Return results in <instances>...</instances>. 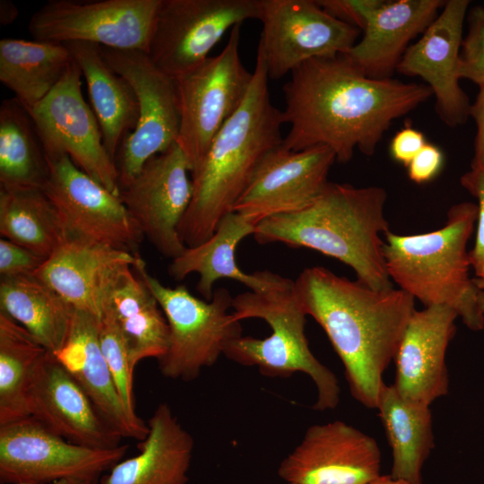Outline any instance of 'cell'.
<instances>
[{"label": "cell", "instance_id": "20", "mask_svg": "<svg viewBox=\"0 0 484 484\" xmlns=\"http://www.w3.org/2000/svg\"><path fill=\"white\" fill-rule=\"evenodd\" d=\"M27 402L30 416L73 444L99 449L121 445L122 436L51 352L47 351L32 374Z\"/></svg>", "mask_w": 484, "mask_h": 484}, {"label": "cell", "instance_id": "36", "mask_svg": "<svg viewBox=\"0 0 484 484\" xmlns=\"http://www.w3.org/2000/svg\"><path fill=\"white\" fill-rule=\"evenodd\" d=\"M468 32L462 38L460 61V79H467L484 87V6L475 5L467 15Z\"/></svg>", "mask_w": 484, "mask_h": 484}, {"label": "cell", "instance_id": "26", "mask_svg": "<svg viewBox=\"0 0 484 484\" xmlns=\"http://www.w3.org/2000/svg\"><path fill=\"white\" fill-rule=\"evenodd\" d=\"M149 433L138 454L122 459L99 484H186L194 442L169 404L160 403L147 420Z\"/></svg>", "mask_w": 484, "mask_h": 484}, {"label": "cell", "instance_id": "47", "mask_svg": "<svg viewBox=\"0 0 484 484\" xmlns=\"http://www.w3.org/2000/svg\"><path fill=\"white\" fill-rule=\"evenodd\" d=\"M286 484H292V483H286Z\"/></svg>", "mask_w": 484, "mask_h": 484}, {"label": "cell", "instance_id": "44", "mask_svg": "<svg viewBox=\"0 0 484 484\" xmlns=\"http://www.w3.org/2000/svg\"><path fill=\"white\" fill-rule=\"evenodd\" d=\"M366 484H415L411 481L398 479L390 475H378Z\"/></svg>", "mask_w": 484, "mask_h": 484}, {"label": "cell", "instance_id": "17", "mask_svg": "<svg viewBox=\"0 0 484 484\" xmlns=\"http://www.w3.org/2000/svg\"><path fill=\"white\" fill-rule=\"evenodd\" d=\"M335 161V153L326 146L293 151L280 145L259 162L232 212L256 226L267 218L302 210L322 194Z\"/></svg>", "mask_w": 484, "mask_h": 484}, {"label": "cell", "instance_id": "16", "mask_svg": "<svg viewBox=\"0 0 484 484\" xmlns=\"http://www.w3.org/2000/svg\"><path fill=\"white\" fill-rule=\"evenodd\" d=\"M186 157L177 143L151 158L119 197L143 235L172 260L186 248L178 228L192 200Z\"/></svg>", "mask_w": 484, "mask_h": 484}, {"label": "cell", "instance_id": "5", "mask_svg": "<svg viewBox=\"0 0 484 484\" xmlns=\"http://www.w3.org/2000/svg\"><path fill=\"white\" fill-rule=\"evenodd\" d=\"M478 219L477 203L453 205L445 226L417 235L386 232L384 256L390 279L425 307L454 309L472 331L484 328V290L471 267L467 243Z\"/></svg>", "mask_w": 484, "mask_h": 484}, {"label": "cell", "instance_id": "43", "mask_svg": "<svg viewBox=\"0 0 484 484\" xmlns=\"http://www.w3.org/2000/svg\"><path fill=\"white\" fill-rule=\"evenodd\" d=\"M18 9L15 4L9 0L0 1V22L2 25L12 23L18 16Z\"/></svg>", "mask_w": 484, "mask_h": 484}, {"label": "cell", "instance_id": "31", "mask_svg": "<svg viewBox=\"0 0 484 484\" xmlns=\"http://www.w3.org/2000/svg\"><path fill=\"white\" fill-rule=\"evenodd\" d=\"M72 60L64 43L0 39V81L27 108L51 92Z\"/></svg>", "mask_w": 484, "mask_h": 484}, {"label": "cell", "instance_id": "11", "mask_svg": "<svg viewBox=\"0 0 484 484\" xmlns=\"http://www.w3.org/2000/svg\"><path fill=\"white\" fill-rule=\"evenodd\" d=\"M162 0H48L30 19L36 40L147 53Z\"/></svg>", "mask_w": 484, "mask_h": 484}, {"label": "cell", "instance_id": "35", "mask_svg": "<svg viewBox=\"0 0 484 484\" xmlns=\"http://www.w3.org/2000/svg\"><path fill=\"white\" fill-rule=\"evenodd\" d=\"M99 337L102 354L113 376L127 412L134 418V373L129 366L127 350L114 317L104 311L99 319Z\"/></svg>", "mask_w": 484, "mask_h": 484}, {"label": "cell", "instance_id": "15", "mask_svg": "<svg viewBox=\"0 0 484 484\" xmlns=\"http://www.w3.org/2000/svg\"><path fill=\"white\" fill-rule=\"evenodd\" d=\"M258 49L269 79L313 58L346 54L361 30L332 16L314 0H260Z\"/></svg>", "mask_w": 484, "mask_h": 484}, {"label": "cell", "instance_id": "22", "mask_svg": "<svg viewBox=\"0 0 484 484\" xmlns=\"http://www.w3.org/2000/svg\"><path fill=\"white\" fill-rule=\"evenodd\" d=\"M141 260L140 255L67 238L34 275L75 309L100 319L113 280Z\"/></svg>", "mask_w": 484, "mask_h": 484}, {"label": "cell", "instance_id": "12", "mask_svg": "<svg viewBox=\"0 0 484 484\" xmlns=\"http://www.w3.org/2000/svg\"><path fill=\"white\" fill-rule=\"evenodd\" d=\"M259 16L260 0H162L147 54L177 79L203 63L229 28Z\"/></svg>", "mask_w": 484, "mask_h": 484}, {"label": "cell", "instance_id": "37", "mask_svg": "<svg viewBox=\"0 0 484 484\" xmlns=\"http://www.w3.org/2000/svg\"><path fill=\"white\" fill-rule=\"evenodd\" d=\"M461 185L478 200V219L475 245L469 252V260L476 278L484 281V172L471 169L460 179Z\"/></svg>", "mask_w": 484, "mask_h": 484}, {"label": "cell", "instance_id": "30", "mask_svg": "<svg viewBox=\"0 0 484 484\" xmlns=\"http://www.w3.org/2000/svg\"><path fill=\"white\" fill-rule=\"evenodd\" d=\"M376 409L392 449L391 475L422 484V468L435 445L430 405L405 398L393 385L384 384Z\"/></svg>", "mask_w": 484, "mask_h": 484}, {"label": "cell", "instance_id": "23", "mask_svg": "<svg viewBox=\"0 0 484 484\" xmlns=\"http://www.w3.org/2000/svg\"><path fill=\"white\" fill-rule=\"evenodd\" d=\"M99 325V318L75 309L68 338L54 356L123 438L143 441L149 433L148 423L125 410L101 351Z\"/></svg>", "mask_w": 484, "mask_h": 484}, {"label": "cell", "instance_id": "4", "mask_svg": "<svg viewBox=\"0 0 484 484\" xmlns=\"http://www.w3.org/2000/svg\"><path fill=\"white\" fill-rule=\"evenodd\" d=\"M386 191L328 182L302 210L260 221L254 231L259 244L282 243L309 248L350 266L358 281L376 290L393 289L380 234L389 231L384 214Z\"/></svg>", "mask_w": 484, "mask_h": 484}, {"label": "cell", "instance_id": "25", "mask_svg": "<svg viewBox=\"0 0 484 484\" xmlns=\"http://www.w3.org/2000/svg\"><path fill=\"white\" fill-rule=\"evenodd\" d=\"M255 224L244 216L230 212L219 223L213 235L194 247H186L173 259L169 273L176 281H182L191 273H197L196 290L209 301L213 295V286L218 280L237 281L251 291H266L289 285L292 281L269 271L254 273L243 272L236 261L238 245L247 236L253 235Z\"/></svg>", "mask_w": 484, "mask_h": 484}, {"label": "cell", "instance_id": "34", "mask_svg": "<svg viewBox=\"0 0 484 484\" xmlns=\"http://www.w3.org/2000/svg\"><path fill=\"white\" fill-rule=\"evenodd\" d=\"M47 351L25 328L0 312V426L30 416L29 385Z\"/></svg>", "mask_w": 484, "mask_h": 484}, {"label": "cell", "instance_id": "24", "mask_svg": "<svg viewBox=\"0 0 484 484\" xmlns=\"http://www.w3.org/2000/svg\"><path fill=\"white\" fill-rule=\"evenodd\" d=\"M445 3L384 1L367 24L362 38L344 55L367 77L392 78L410 42L424 33Z\"/></svg>", "mask_w": 484, "mask_h": 484}, {"label": "cell", "instance_id": "28", "mask_svg": "<svg viewBox=\"0 0 484 484\" xmlns=\"http://www.w3.org/2000/svg\"><path fill=\"white\" fill-rule=\"evenodd\" d=\"M64 44L85 79L104 147L115 162L121 143L138 122L136 94L130 83L108 64L99 45L83 41Z\"/></svg>", "mask_w": 484, "mask_h": 484}, {"label": "cell", "instance_id": "6", "mask_svg": "<svg viewBox=\"0 0 484 484\" xmlns=\"http://www.w3.org/2000/svg\"><path fill=\"white\" fill-rule=\"evenodd\" d=\"M231 308L236 321L259 318L269 324L272 333L263 339L241 335L228 344L223 356L241 366L256 367L267 376L304 373L316 387L313 408H336L340 401L338 379L310 350L305 333L307 315L295 293L294 281L266 291L240 293L233 298Z\"/></svg>", "mask_w": 484, "mask_h": 484}, {"label": "cell", "instance_id": "29", "mask_svg": "<svg viewBox=\"0 0 484 484\" xmlns=\"http://www.w3.org/2000/svg\"><path fill=\"white\" fill-rule=\"evenodd\" d=\"M75 308L35 275L1 277L0 312L25 328L48 352L65 345Z\"/></svg>", "mask_w": 484, "mask_h": 484}, {"label": "cell", "instance_id": "19", "mask_svg": "<svg viewBox=\"0 0 484 484\" xmlns=\"http://www.w3.org/2000/svg\"><path fill=\"white\" fill-rule=\"evenodd\" d=\"M469 0H448L421 37L410 45L396 72L420 77L435 97V109L447 126L465 124L471 102L460 86L459 61Z\"/></svg>", "mask_w": 484, "mask_h": 484}, {"label": "cell", "instance_id": "38", "mask_svg": "<svg viewBox=\"0 0 484 484\" xmlns=\"http://www.w3.org/2000/svg\"><path fill=\"white\" fill-rule=\"evenodd\" d=\"M47 259L25 246L3 238L0 239L1 277L34 275Z\"/></svg>", "mask_w": 484, "mask_h": 484}, {"label": "cell", "instance_id": "3", "mask_svg": "<svg viewBox=\"0 0 484 484\" xmlns=\"http://www.w3.org/2000/svg\"><path fill=\"white\" fill-rule=\"evenodd\" d=\"M264 56L257 48L253 79L238 109L192 172L193 196L178 234L186 247L209 239L248 185L262 159L281 145L282 111L274 107Z\"/></svg>", "mask_w": 484, "mask_h": 484}, {"label": "cell", "instance_id": "40", "mask_svg": "<svg viewBox=\"0 0 484 484\" xmlns=\"http://www.w3.org/2000/svg\"><path fill=\"white\" fill-rule=\"evenodd\" d=\"M445 163L442 151L436 145L427 143L422 150L408 164L409 178L416 184H425L436 178Z\"/></svg>", "mask_w": 484, "mask_h": 484}, {"label": "cell", "instance_id": "7", "mask_svg": "<svg viewBox=\"0 0 484 484\" xmlns=\"http://www.w3.org/2000/svg\"><path fill=\"white\" fill-rule=\"evenodd\" d=\"M157 299L169 324L166 353L158 359L162 376L190 382L213 366L228 344L242 335L240 322L231 312L232 300L225 288L214 290L211 300L192 295L186 286L169 288L151 276L142 259L134 267Z\"/></svg>", "mask_w": 484, "mask_h": 484}, {"label": "cell", "instance_id": "46", "mask_svg": "<svg viewBox=\"0 0 484 484\" xmlns=\"http://www.w3.org/2000/svg\"><path fill=\"white\" fill-rule=\"evenodd\" d=\"M475 282H476L477 286H478L480 289L484 290V281H483L475 278Z\"/></svg>", "mask_w": 484, "mask_h": 484}, {"label": "cell", "instance_id": "21", "mask_svg": "<svg viewBox=\"0 0 484 484\" xmlns=\"http://www.w3.org/2000/svg\"><path fill=\"white\" fill-rule=\"evenodd\" d=\"M457 313L446 306L414 310L398 344L395 381L403 397L430 405L448 392L445 353Z\"/></svg>", "mask_w": 484, "mask_h": 484}, {"label": "cell", "instance_id": "27", "mask_svg": "<svg viewBox=\"0 0 484 484\" xmlns=\"http://www.w3.org/2000/svg\"><path fill=\"white\" fill-rule=\"evenodd\" d=\"M133 270L132 266L125 267L113 280L104 298L103 312L114 317L134 373L140 361L159 359L166 353L169 330L157 299Z\"/></svg>", "mask_w": 484, "mask_h": 484}, {"label": "cell", "instance_id": "8", "mask_svg": "<svg viewBox=\"0 0 484 484\" xmlns=\"http://www.w3.org/2000/svg\"><path fill=\"white\" fill-rule=\"evenodd\" d=\"M241 24L230 30L222 50L175 79L180 128L177 143L191 173L202 163L212 140L245 99L253 72L239 55Z\"/></svg>", "mask_w": 484, "mask_h": 484}, {"label": "cell", "instance_id": "13", "mask_svg": "<svg viewBox=\"0 0 484 484\" xmlns=\"http://www.w3.org/2000/svg\"><path fill=\"white\" fill-rule=\"evenodd\" d=\"M43 191L67 238L139 255L143 235L119 195L82 170L68 155L48 160Z\"/></svg>", "mask_w": 484, "mask_h": 484}, {"label": "cell", "instance_id": "2", "mask_svg": "<svg viewBox=\"0 0 484 484\" xmlns=\"http://www.w3.org/2000/svg\"><path fill=\"white\" fill-rule=\"evenodd\" d=\"M294 290L341 360L351 395L376 409L383 374L415 310V298L401 289L374 290L321 266L304 269Z\"/></svg>", "mask_w": 484, "mask_h": 484}, {"label": "cell", "instance_id": "18", "mask_svg": "<svg viewBox=\"0 0 484 484\" xmlns=\"http://www.w3.org/2000/svg\"><path fill=\"white\" fill-rule=\"evenodd\" d=\"M376 440L341 420L309 427L281 461L279 476L292 484H366L380 475Z\"/></svg>", "mask_w": 484, "mask_h": 484}, {"label": "cell", "instance_id": "9", "mask_svg": "<svg viewBox=\"0 0 484 484\" xmlns=\"http://www.w3.org/2000/svg\"><path fill=\"white\" fill-rule=\"evenodd\" d=\"M101 49L108 64L130 83L139 104L137 125L121 143L115 159L121 190L151 158L177 143L180 128L177 87L175 79L159 68L146 52Z\"/></svg>", "mask_w": 484, "mask_h": 484}, {"label": "cell", "instance_id": "45", "mask_svg": "<svg viewBox=\"0 0 484 484\" xmlns=\"http://www.w3.org/2000/svg\"><path fill=\"white\" fill-rule=\"evenodd\" d=\"M49 484H96V483L87 481V480H77V479H66V480H57Z\"/></svg>", "mask_w": 484, "mask_h": 484}, {"label": "cell", "instance_id": "1", "mask_svg": "<svg viewBox=\"0 0 484 484\" xmlns=\"http://www.w3.org/2000/svg\"><path fill=\"white\" fill-rule=\"evenodd\" d=\"M283 86L281 146L298 151L326 146L336 161L356 149L372 156L391 124L433 96L427 84L366 76L344 55L313 58L296 67Z\"/></svg>", "mask_w": 484, "mask_h": 484}, {"label": "cell", "instance_id": "41", "mask_svg": "<svg viewBox=\"0 0 484 484\" xmlns=\"http://www.w3.org/2000/svg\"><path fill=\"white\" fill-rule=\"evenodd\" d=\"M427 143L422 132L407 125L392 138L389 148L391 157L407 167Z\"/></svg>", "mask_w": 484, "mask_h": 484}, {"label": "cell", "instance_id": "42", "mask_svg": "<svg viewBox=\"0 0 484 484\" xmlns=\"http://www.w3.org/2000/svg\"><path fill=\"white\" fill-rule=\"evenodd\" d=\"M470 117L477 127L471 169L484 172V87L480 88L475 101L471 105Z\"/></svg>", "mask_w": 484, "mask_h": 484}, {"label": "cell", "instance_id": "14", "mask_svg": "<svg viewBox=\"0 0 484 484\" xmlns=\"http://www.w3.org/2000/svg\"><path fill=\"white\" fill-rule=\"evenodd\" d=\"M82 76L73 59L51 92L27 109L48 160L68 155L91 177L119 195L117 168L104 147L98 119L83 99Z\"/></svg>", "mask_w": 484, "mask_h": 484}, {"label": "cell", "instance_id": "10", "mask_svg": "<svg viewBox=\"0 0 484 484\" xmlns=\"http://www.w3.org/2000/svg\"><path fill=\"white\" fill-rule=\"evenodd\" d=\"M127 450L126 445L99 449L73 444L29 416L0 426V482L49 484L77 479L98 484Z\"/></svg>", "mask_w": 484, "mask_h": 484}, {"label": "cell", "instance_id": "32", "mask_svg": "<svg viewBox=\"0 0 484 484\" xmlns=\"http://www.w3.org/2000/svg\"><path fill=\"white\" fill-rule=\"evenodd\" d=\"M48 175V161L27 109L16 98L0 105V186L1 188H43Z\"/></svg>", "mask_w": 484, "mask_h": 484}, {"label": "cell", "instance_id": "39", "mask_svg": "<svg viewBox=\"0 0 484 484\" xmlns=\"http://www.w3.org/2000/svg\"><path fill=\"white\" fill-rule=\"evenodd\" d=\"M321 7L336 19L363 31L383 0H320Z\"/></svg>", "mask_w": 484, "mask_h": 484}, {"label": "cell", "instance_id": "33", "mask_svg": "<svg viewBox=\"0 0 484 484\" xmlns=\"http://www.w3.org/2000/svg\"><path fill=\"white\" fill-rule=\"evenodd\" d=\"M0 234L47 258L67 238L41 188H0Z\"/></svg>", "mask_w": 484, "mask_h": 484}]
</instances>
